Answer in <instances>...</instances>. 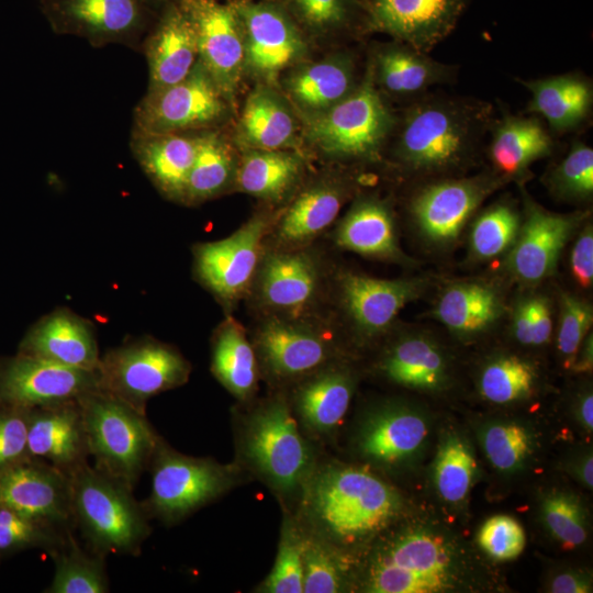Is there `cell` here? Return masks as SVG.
Instances as JSON below:
<instances>
[{
  "mask_svg": "<svg viewBox=\"0 0 593 593\" xmlns=\"http://www.w3.org/2000/svg\"><path fill=\"white\" fill-rule=\"evenodd\" d=\"M304 512L324 540L353 544L384 529L399 514L398 493L373 473L327 465L304 488Z\"/></svg>",
  "mask_w": 593,
  "mask_h": 593,
  "instance_id": "1",
  "label": "cell"
},
{
  "mask_svg": "<svg viewBox=\"0 0 593 593\" xmlns=\"http://www.w3.org/2000/svg\"><path fill=\"white\" fill-rule=\"evenodd\" d=\"M75 527L91 552L138 556L150 534L149 517L133 489L86 463L71 477Z\"/></svg>",
  "mask_w": 593,
  "mask_h": 593,
  "instance_id": "2",
  "label": "cell"
},
{
  "mask_svg": "<svg viewBox=\"0 0 593 593\" xmlns=\"http://www.w3.org/2000/svg\"><path fill=\"white\" fill-rule=\"evenodd\" d=\"M78 402L93 467L134 490L160 439L146 413L100 389Z\"/></svg>",
  "mask_w": 593,
  "mask_h": 593,
  "instance_id": "3",
  "label": "cell"
},
{
  "mask_svg": "<svg viewBox=\"0 0 593 593\" xmlns=\"http://www.w3.org/2000/svg\"><path fill=\"white\" fill-rule=\"evenodd\" d=\"M461 563L439 534L409 529L387 539L373 553L366 589L373 593H435L457 586Z\"/></svg>",
  "mask_w": 593,
  "mask_h": 593,
  "instance_id": "4",
  "label": "cell"
},
{
  "mask_svg": "<svg viewBox=\"0 0 593 593\" xmlns=\"http://www.w3.org/2000/svg\"><path fill=\"white\" fill-rule=\"evenodd\" d=\"M152 486L142 505L150 518L172 524L233 486L236 469L209 458L182 455L160 437L149 467Z\"/></svg>",
  "mask_w": 593,
  "mask_h": 593,
  "instance_id": "5",
  "label": "cell"
},
{
  "mask_svg": "<svg viewBox=\"0 0 593 593\" xmlns=\"http://www.w3.org/2000/svg\"><path fill=\"white\" fill-rule=\"evenodd\" d=\"M243 439L247 459L275 490L283 494L303 490L313 473V454L282 399L250 415Z\"/></svg>",
  "mask_w": 593,
  "mask_h": 593,
  "instance_id": "6",
  "label": "cell"
},
{
  "mask_svg": "<svg viewBox=\"0 0 593 593\" xmlns=\"http://www.w3.org/2000/svg\"><path fill=\"white\" fill-rule=\"evenodd\" d=\"M393 116L374 86L372 68L344 100L309 119L305 136L321 152L340 158L376 157Z\"/></svg>",
  "mask_w": 593,
  "mask_h": 593,
  "instance_id": "7",
  "label": "cell"
},
{
  "mask_svg": "<svg viewBox=\"0 0 593 593\" xmlns=\"http://www.w3.org/2000/svg\"><path fill=\"white\" fill-rule=\"evenodd\" d=\"M190 370L177 349L144 337L105 351L97 376L100 390L145 413L152 396L186 383Z\"/></svg>",
  "mask_w": 593,
  "mask_h": 593,
  "instance_id": "8",
  "label": "cell"
},
{
  "mask_svg": "<svg viewBox=\"0 0 593 593\" xmlns=\"http://www.w3.org/2000/svg\"><path fill=\"white\" fill-rule=\"evenodd\" d=\"M478 136L479 121L470 109L454 102H425L406 115L396 154L414 170H443L460 164Z\"/></svg>",
  "mask_w": 593,
  "mask_h": 593,
  "instance_id": "9",
  "label": "cell"
},
{
  "mask_svg": "<svg viewBox=\"0 0 593 593\" xmlns=\"http://www.w3.org/2000/svg\"><path fill=\"white\" fill-rule=\"evenodd\" d=\"M228 100L198 63L181 81L147 91L134 111L133 134L184 133L226 116Z\"/></svg>",
  "mask_w": 593,
  "mask_h": 593,
  "instance_id": "10",
  "label": "cell"
},
{
  "mask_svg": "<svg viewBox=\"0 0 593 593\" xmlns=\"http://www.w3.org/2000/svg\"><path fill=\"white\" fill-rule=\"evenodd\" d=\"M242 25L245 69L267 81L275 80L306 52L304 33L275 0L233 2Z\"/></svg>",
  "mask_w": 593,
  "mask_h": 593,
  "instance_id": "11",
  "label": "cell"
},
{
  "mask_svg": "<svg viewBox=\"0 0 593 593\" xmlns=\"http://www.w3.org/2000/svg\"><path fill=\"white\" fill-rule=\"evenodd\" d=\"M190 20L199 61L231 101L245 70V46L236 9L225 0H177Z\"/></svg>",
  "mask_w": 593,
  "mask_h": 593,
  "instance_id": "12",
  "label": "cell"
},
{
  "mask_svg": "<svg viewBox=\"0 0 593 593\" xmlns=\"http://www.w3.org/2000/svg\"><path fill=\"white\" fill-rule=\"evenodd\" d=\"M0 504L63 530L76 529L70 477L27 456L0 470Z\"/></svg>",
  "mask_w": 593,
  "mask_h": 593,
  "instance_id": "13",
  "label": "cell"
},
{
  "mask_svg": "<svg viewBox=\"0 0 593 593\" xmlns=\"http://www.w3.org/2000/svg\"><path fill=\"white\" fill-rule=\"evenodd\" d=\"M145 0H41V9L59 34L83 37L91 45L126 43L145 29Z\"/></svg>",
  "mask_w": 593,
  "mask_h": 593,
  "instance_id": "14",
  "label": "cell"
},
{
  "mask_svg": "<svg viewBox=\"0 0 593 593\" xmlns=\"http://www.w3.org/2000/svg\"><path fill=\"white\" fill-rule=\"evenodd\" d=\"M99 389L97 371H87L27 355L0 366V406L35 409Z\"/></svg>",
  "mask_w": 593,
  "mask_h": 593,
  "instance_id": "15",
  "label": "cell"
},
{
  "mask_svg": "<svg viewBox=\"0 0 593 593\" xmlns=\"http://www.w3.org/2000/svg\"><path fill=\"white\" fill-rule=\"evenodd\" d=\"M268 216L249 219L231 236L194 247V271L200 282L224 301H233L248 288L256 271Z\"/></svg>",
  "mask_w": 593,
  "mask_h": 593,
  "instance_id": "16",
  "label": "cell"
},
{
  "mask_svg": "<svg viewBox=\"0 0 593 593\" xmlns=\"http://www.w3.org/2000/svg\"><path fill=\"white\" fill-rule=\"evenodd\" d=\"M470 0H368L366 24L426 53L456 27Z\"/></svg>",
  "mask_w": 593,
  "mask_h": 593,
  "instance_id": "17",
  "label": "cell"
},
{
  "mask_svg": "<svg viewBox=\"0 0 593 593\" xmlns=\"http://www.w3.org/2000/svg\"><path fill=\"white\" fill-rule=\"evenodd\" d=\"M526 220L518 234L507 265L522 282L537 283L550 276L561 250L582 221V214L549 212L525 198Z\"/></svg>",
  "mask_w": 593,
  "mask_h": 593,
  "instance_id": "18",
  "label": "cell"
},
{
  "mask_svg": "<svg viewBox=\"0 0 593 593\" xmlns=\"http://www.w3.org/2000/svg\"><path fill=\"white\" fill-rule=\"evenodd\" d=\"M27 455L68 477L88 463L89 450L78 400L30 409Z\"/></svg>",
  "mask_w": 593,
  "mask_h": 593,
  "instance_id": "19",
  "label": "cell"
},
{
  "mask_svg": "<svg viewBox=\"0 0 593 593\" xmlns=\"http://www.w3.org/2000/svg\"><path fill=\"white\" fill-rule=\"evenodd\" d=\"M503 179L475 177L447 180L425 188L412 203L418 228L435 243L455 239L473 211Z\"/></svg>",
  "mask_w": 593,
  "mask_h": 593,
  "instance_id": "20",
  "label": "cell"
},
{
  "mask_svg": "<svg viewBox=\"0 0 593 593\" xmlns=\"http://www.w3.org/2000/svg\"><path fill=\"white\" fill-rule=\"evenodd\" d=\"M20 354L87 371H97L101 357L93 324L65 307L30 329Z\"/></svg>",
  "mask_w": 593,
  "mask_h": 593,
  "instance_id": "21",
  "label": "cell"
},
{
  "mask_svg": "<svg viewBox=\"0 0 593 593\" xmlns=\"http://www.w3.org/2000/svg\"><path fill=\"white\" fill-rule=\"evenodd\" d=\"M149 69L148 91L184 79L199 60L193 26L177 0L163 4L145 43Z\"/></svg>",
  "mask_w": 593,
  "mask_h": 593,
  "instance_id": "22",
  "label": "cell"
},
{
  "mask_svg": "<svg viewBox=\"0 0 593 593\" xmlns=\"http://www.w3.org/2000/svg\"><path fill=\"white\" fill-rule=\"evenodd\" d=\"M422 290V280H387L353 272L340 278L344 306L357 328L366 335L387 329Z\"/></svg>",
  "mask_w": 593,
  "mask_h": 593,
  "instance_id": "23",
  "label": "cell"
},
{
  "mask_svg": "<svg viewBox=\"0 0 593 593\" xmlns=\"http://www.w3.org/2000/svg\"><path fill=\"white\" fill-rule=\"evenodd\" d=\"M356 87L354 63L345 54L296 64L283 79L289 100L309 119L344 100Z\"/></svg>",
  "mask_w": 593,
  "mask_h": 593,
  "instance_id": "24",
  "label": "cell"
},
{
  "mask_svg": "<svg viewBox=\"0 0 593 593\" xmlns=\"http://www.w3.org/2000/svg\"><path fill=\"white\" fill-rule=\"evenodd\" d=\"M200 134H133L132 152L154 186L168 199L183 201Z\"/></svg>",
  "mask_w": 593,
  "mask_h": 593,
  "instance_id": "25",
  "label": "cell"
},
{
  "mask_svg": "<svg viewBox=\"0 0 593 593\" xmlns=\"http://www.w3.org/2000/svg\"><path fill=\"white\" fill-rule=\"evenodd\" d=\"M257 346L267 369L278 378L309 373L329 356L324 336L305 325L270 318L259 329Z\"/></svg>",
  "mask_w": 593,
  "mask_h": 593,
  "instance_id": "26",
  "label": "cell"
},
{
  "mask_svg": "<svg viewBox=\"0 0 593 593\" xmlns=\"http://www.w3.org/2000/svg\"><path fill=\"white\" fill-rule=\"evenodd\" d=\"M320 283L315 258L305 250L269 255L264 262L259 290L266 305L298 314L314 300Z\"/></svg>",
  "mask_w": 593,
  "mask_h": 593,
  "instance_id": "27",
  "label": "cell"
},
{
  "mask_svg": "<svg viewBox=\"0 0 593 593\" xmlns=\"http://www.w3.org/2000/svg\"><path fill=\"white\" fill-rule=\"evenodd\" d=\"M425 418L405 407H387L371 415L360 430V452L369 460L394 466L413 457L423 446Z\"/></svg>",
  "mask_w": 593,
  "mask_h": 593,
  "instance_id": "28",
  "label": "cell"
},
{
  "mask_svg": "<svg viewBox=\"0 0 593 593\" xmlns=\"http://www.w3.org/2000/svg\"><path fill=\"white\" fill-rule=\"evenodd\" d=\"M245 148L290 149L296 144V122L288 101L267 85L246 99L237 126Z\"/></svg>",
  "mask_w": 593,
  "mask_h": 593,
  "instance_id": "29",
  "label": "cell"
},
{
  "mask_svg": "<svg viewBox=\"0 0 593 593\" xmlns=\"http://www.w3.org/2000/svg\"><path fill=\"white\" fill-rule=\"evenodd\" d=\"M530 91L529 111L541 115L558 132L579 125L592 105L589 81L574 75H560L523 82Z\"/></svg>",
  "mask_w": 593,
  "mask_h": 593,
  "instance_id": "30",
  "label": "cell"
},
{
  "mask_svg": "<svg viewBox=\"0 0 593 593\" xmlns=\"http://www.w3.org/2000/svg\"><path fill=\"white\" fill-rule=\"evenodd\" d=\"M303 167L301 156L289 149L245 148L235 175L242 191L278 201L296 184Z\"/></svg>",
  "mask_w": 593,
  "mask_h": 593,
  "instance_id": "31",
  "label": "cell"
},
{
  "mask_svg": "<svg viewBox=\"0 0 593 593\" xmlns=\"http://www.w3.org/2000/svg\"><path fill=\"white\" fill-rule=\"evenodd\" d=\"M336 243L348 250L378 258H398V247L392 214L376 199L358 201L340 222Z\"/></svg>",
  "mask_w": 593,
  "mask_h": 593,
  "instance_id": "32",
  "label": "cell"
},
{
  "mask_svg": "<svg viewBox=\"0 0 593 593\" xmlns=\"http://www.w3.org/2000/svg\"><path fill=\"white\" fill-rule=\"evenodd\" d=\"M551 148V137L538 120L510 115L493 133L490 156L501 177L508 178L522 175Z\"/></svg>",
  "mask_w": 593,
  "mask_h": 593,
  "instance_id": "33",
  "label": "cell"
},
{
  "mask_svg": "<svg viewBox=\"0 0 593 593\" xmlns=\"http://www.w3.org/2000/svg\"><path fill=\"white\" fill-rule=\"evenodd\" d=\"M502 309L501 296L492 287L460 282L443 292L435 315L457 335L470 336L492 326L502 315Z\"/></svg>",
  "mask_w": 593,
  "mask_h": 593,
  "instance_id": "34",
  "label": "cell"
},
{
  "mask_svg": "<svg viewBox=\"0 0 593 593\" xmlns=\"http://www.w3.org/2000/svg\"><path fill=\"white\" fill-rule=\"evenodd\" d=\"M354 390L350 374L326 370L300 387L295 405L303 423L312 432L327 434L343 421Z\"/></svg>",
  "mask_w": 593,
  "mask_h": 593,
  "instance_id": "35",
  "label": "cell"
},
{
  "mask_svg": "<svg viewBox=\"0 0 593 593\" xmlns=\"http://www.w3.org/2000/svg\"><path fill=\"white\" fill-rule=\"evenodd\" d=\"M345 188L336 182L322 181L304 190L282 216L278 237L288 245L306 242L337 217L345 201Z\"/></svg>",
  "mask_w": 593,
  "mask_h": 593,
  "instance_id": "36",
  "label": "cell"
},
{
  "mask_svg": "<svg viewBox=\"0 0 593 593\" xmlns=\"http://www.w3.org/2000/svg\"><path fill=\"white\" fill-rule=\"evenodd\" d=\"M372 70L381 87L398 96L421 92L445 76L439 64L402 42L384 46Z\"/></svg>",
  "mask_w": 593,
  "mask_h": 593,
  "instance_id": "37",
  "label": "cell"
},
{
  "mask_svg": "<svg viewBox=\"0 0 593 593\" xmlns=\"http://www.w3.org/2000/svg\"><path fill=\"white\" fill-rule=\"evenodd\" d=\"M383 370L394 382L413 389L440 387L446 365L439 348L429 338L413 335L401 339L388 353Z\"/></svg>",
  "mask_w": 593,
  "mask_h": 593,
  "instance_id": "38",
  "label": "cell"
},
{
  "mask_svg": "<svg viewBox=\"0 0 593 593\" xmlns=\"http://www.w3.org/2000/svg\"><path fill=\"white\" fill-rule=\"evenodd\" d=\"M212 370L235 396L247 399L256 389L257 365L243 327L228 320L217 331L212 350Z\"/></svg>",
  "mask_w": 593,
  "mask_h": 593,
  "instance_id": "39",
  "label": "cell"
},
{
  "mask_svg": "<svg viewBox=\"0 0 593 593\" xmlns=\"http://www.w3.org/2000/svg\"><path fill=\"white\" fill-rule=\"evenodd\" d=\"M70 530L53 550L54 575L47 593H107L110 591L105 557L83 549Z\"/></svg>",
  "mask_w": 593,
  "mask_h": 593,
  "instance_id": "40",
  "label": "cell"
},
{
  "mask_svg": "<svg viewBox=\"0 0 593 593\" xmlns=\"http://www.w3.org/2000/svg\"><path fill=\"white\" fill-rule=\"evenodd\" d=\"M236 168L233 152L224 138L214 132L201 133L182 202L193 204L217 195L232 182Z\"/></svg>",
  "mask_w": 593,
  "mask_h": 593,
  "instance_id": "41",
  "label": "cell"
},
{
  "mask_svg": "<svg viewBox=\"0 0 593 593\" xmlns=\"http://www.w3.org/2000/svg\"><path fill=\"white\" fill-rule=\"evenodd\" d=\"M290 14L303 33L323 36L338 33L366 20L361 0H275Z\"/></svg>",
  "mask_w": 593,
  "mask_h": 593,
  "instance_id": "42",
  "label": "cell"
},
{
  "mask_svg": "<svg viewBox=\"0 0 593 593\" xmlns=\"http://www.w3.org/2000/svg\"><path fill=\"white\" fill-rule=\"evenodd\" d=\"M475 461L468 445L457 436L447 437L440 445L435 465L434 482L439 495L458 503L469 493Z\"/></svg>",
  "mask_w": 593,
  "mask_h": 593,
  "instance_id": "43",
  "label": "cell"
},
{
  "mask_svg": "<svg viewBox=\"0 0 593 593\" xmlns=\"http://www.w3.org/2000/svg\"><path fill=\"white\" fill-rule=\"evenodd\" d=\"M70 530L74 529H59L0 504V552L41 548L51 553Z\"/></svg>",
  "mask_w": 593,
  "mask_h": 593,
  "instance_id": "44",
  "label": "cell"
},
{
  "mask_svg": "<svg viewBox=\"0 0 593 593\" xmlns=\"http://www.w3.org/2000/svg\"><path fill=\"white\" fill-rule=\"evenodd\" d=\"M534 368L518 357L506 356L485 366L480 391L490 402L505 404L526 396L535 383Z\"/></svg>",
  "mask_w": 593,
  "mask_h": 593,
  "instance_id": "45",
  "label": "cell"
},
{
  "mask_svg": "<svg viewBox=\"0 0 593 593\" xmlns=\"http://www.w3.org/2000/svg\"><path fill=\"white\" fill-rule=\"evenodd\" d=\"M519 227V216L510 204L490 208L474 222L470 235L471 253L479 259L501 255L513 245Z\"/></svg>",
  "mask_w": 593,
  "mask_h": 593,
  "instance_id": "46",
  "label": "cell"
},
{
  "mask_svg": "<svg viewBox=\"0 0 593 593\" xmlns=\"http://www.w3.org/2000/svg\"><path fill=\"white\" fill-rule=\"evenodd\" d=\"M305 536L288 518L284 519L275 564L260 591L270 593L303 592V550Z\"/></svg>",
  "mask_w": 593,
  "mask_h": 593,
  "instance_id": "47",
  "label": "cell"
},
{
  "mask_svg": "<svg viewBox=\"0 0 593 593\" xmlns=\"http://www.w3.org/2000/svg\"><path fill=\"white\" fill-rule=\"evenodd\" d=\"M340 558L321 537H305L303 550V592L335 593L344 588Z\"/></svg>",
  "mask_w": 593,
  "mask_h": 593,
  "instance_id": "48",
  "label": "cell"
},
{
  "mask_svg": "<svg viewBox=\"0 0 593 593\" xmlns=\"http://www.w3.org/2000/svg\"><path fill=\"white\" fill-rule=\"evenodd\" d=\"M482 441L489 460L501 471L518 469L532 449L529 433L516 423L490 425L483 434Z\"/></svg>",
  "mask_w": 593,
  "mask_h": 593,
  "instance_id": "49",
  "label": "cell"
},
{
  "mask_svg": "<svg viewBox=\"0 0 593 593\" xmlns=\"http://www.w3.org/2000/svg\"><path fill=\"white\" fill-rule=\"evenodd\" d=\"M542 518L551 534L563 545H582L586 537V519L580 501L572 494L556 492L542 503Z\"/></svg>",
  "mask_w": 593,
  "mask_h": 593,
  "instance_id": "50",
  "label": "cell"
},
{
  "mask_svg": "<svg viewBox=\"0 0 593 593\" xmlns=\"http://www.w3.org/2000/svg\"><path fill=\"white\" fill-rule=\"evenodd\" d=\"M555 193L568 199L589 198L593 192V150L577 143L550 177Z\"/></svg>",
  "mask_w": 593,
  "mask_h": 593,
  "instance_id": "51",
  "label": "cell"
},
{
  "mask_svg": "<svg viewBox=\"0 0 593 593\" xmlns=\"http://www.w3.org/2000/svg\"><path fill=\"white\" fill-rule=\"evenodd\" d=\"M593 322L592 306L570 293L560 295L558 349L573 360Z\"/></svg>",
  "mask_w": 593,
  "mask_h": 593,
  "instance_id": "52",
  "label": "cell"
},
{
  "mask_svg": "<svg viewBox=\"0 0 593 593\" xmlns=\"http://www.w3.org/2000/svg\"><path fill=\"white\" fill-rule=\"evenodd\" d=\"M478 541L492 558L501 561L518 557L526 544L524 529L513 517L496 515L481 527Z\"/></svg>",
  "mask_w": 593,
  "mask_h": 593,
  "instance_id": "53",
  "label": "cell"
},
{
  "mask_svg": "<svg viewBox=\"0 0 593 593\" xmlns=\"http://www.w3.org/2000/svg\"><path fill=\"white\" fill-rule=\"evenodd\" d=\"M29 410L0 406V470L26 458Z\"/></svg>",
  "mask_w": 593,
  "mask_h": 593,
  "instance_id": "54",
  "label": "cell"
},
{
  "mask_svg": "<svg viewBox=\"0 0 593 593\" xmlns=\"http://www.w3.org/2000/svg\"><path fill=\"white\" fill-rule=\"evenodd\" d=\"M571 271L575 281L583 288H590L593 282V230L586 225L579 234L572 248Z\"/></svg>",
  "mask_w": 593,
  "mask_h": 593,
  "instance_id": "55",
  "label": "cell"
},
{
  "mask_svg": "<svg viewBox=\"0 0 593 593\" xmlns=\"http://www.w3.org/2000/svg\"><path fill=\"white\" fill-rule=\"evenodd\" d=\"M525 302L532 324L533 345H542L550 339L552 333L550 304L541 295L530 296Z\"/></svg>",
  "mask_w": 593,
  "mask_h": 593,
  "instance_id": "56",
  "label": "cell"
},
{
  "mask_svg": "<svg viewBox=\"0 0 593 593\" xmlns=\"http://www.w3.org/2000/svg\"><path fill=\"white\" fill-rule=\"evenodd\" d=\"M591 589V581L574 572L560 573L550 582V591L553 593H588Z\"/></svg>",
  "mask_w": 593,
  "mask_h": 593,
  "instance_id": "57",
  "label": "cell"
},
{
  "mask_svg": "<svg viewBox=\"0 0 593 593\" xmlns=\"http://www.w3.org/2000/svg\"><path fill=\"white\" fill-rule=\"evenodd\" d=\"M513 333L523 345H533L532 324L525 300L521 301L513 314Z\"/></svg>",
  "mask_w": 593,
  "mask_h": 593,
  "instance_id": "58",
  "label": "cell"
},
{
  "mask_svg": "<svg viewBox=\"0 0 593 593\" xmlns=\"http://www.w3.org/2000/svg\"><path fill=\"white\" fill-rule=\"evenodd\" d=\"M578 350L577 355L579 354V359L574 365V368L578 371H589L592 369V362H593V342H592V334L583 339L580 348Z\"/></svg>",
  "mask_w": 593,
  "mask_h": 593,
  "instance_id": "59",
  "label": "cell"
},
{
  "mask_svg": "<svg viewBox=\"0 0 593 593\" xmlns=\"http://www.w3.org/2000/svg\"><path fill=\"white\" fill-rule=\"evenodd\" d=\"M578 413L583 426L591 432L593 428V396L586 393L580 401Z\"/></svg>",
  "mask_w": 593,
  "mask_h": 593,
  "instance_id": "60",
  "label": "cell"
},
{
  "mask_svg": "<svg viewBox=\"0 0 593 593\" xmlns=\"http://www.w3.org/2000/svg\"><path fill=\"white\" fill-rule=\"evenodd\" d=\"M592 466H593V460H592V456L590 455L583 460V462L580 466V471H579L582 481L586 484V486H590V489L593 485V479H592L593 467Z\"/></svg>",
  "mask_w": 593,
  "mask_h": 593,
  "instance_id": "61",
  "label": "cell"
},
{
  "mask_svg": "<svg viewBox=\"0 0 593 593\" xmlns=\"http://www.w3.org/2000/svg\"><path fill=\"white\" fill-rule=\"evenodd\" d=\"M145 1L152 5V4H165L167 2L175 1V0H145Z\"/></svg>",
  "mask_w": 593,
  "mask_h": 593,
  "instance_id": "62",
  "label": "cell"
},
{
  "mask_svg": "<svg viewBox=\"0 0 593 593\" xmlns=\"http://www.w3.org/2000/svg\"><path fill=\"white\" fill-rule=\"evenodd\" d=\"M225 1H231V2H234V1H239V0H225Z\"/></svg>",
  "mask_w": 593,
  "mask_h": 593,
  "instance_id": "63",
  "label": "cell"
}]
</instances>
